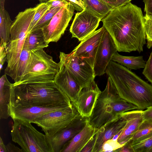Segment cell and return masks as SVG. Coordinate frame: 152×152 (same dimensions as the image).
I'll return each mask as SVG.
<instances>
[{
	"instance_id": "obj_4",
	"label": "cell",
	"mask_w": 152,
	"mask_h": 152,
	"mask_svg": "<svg viewBox=\"0 0 152 152\" xmlns=\"http://www.w3.org/2000/svg\"><path fill=\"white\" fill-rule=\"evenodd\" d=\"M134 110H138V108L120 97L112 80L109 77L106 87L99 95L88 118V122L99 129L122 113Z\"/></svg>"
},
{
	"instance_id": "obj_9",
	"label": "cell",
	"mask_w": 152,
	"mask_h": 152,
	"mask_svg": "<svg viewBox=\"0 0 152 152\" xmlns=\"http://www.w3.org/2000/svg\"><path fill=\"white\" fill-rule=\"evenodd\" d=\"M60 61L70 72L82 88L87 86L96 77L94 69L86 61L74 55L72 52L66 54L60 52Z\"/></svg>"
},
{
	"instance_id": "obj_8",
	"label": "cell",
	"mask_w": 152,
	"mask_h": 152,
	"mask_svg": "<svg viewBox=\"0 0 152 152\" xmlns=\"http://www.w3.org/2000/svg\"><path fill=\"white\" fill-rule=\"evenodd\" d=\"M78 113L72 104L68 108L47 113L30 122L41 127L46 135L51 136L66 126Z\"/></svg>"
},
{
	"instance_id": "obj_44",
	"label": "cell",
	"mask_w": 152,
	"mask_h": 152,
	"mask_svg": "<svg viewBox=\"0 0 152 152\" xmlns=\"http://www.w3.org/2000/svg\"><path fill=\"white\" fill-rule=\"evenodd\" d=\"M104 2L114 6H115L117 2V0H102Z\"/></svg>"
},
{
	"instance_id": "obj_29",
	"label": "cell",
	"mask_w": 152,
	"mask_h": 152,
	"mask_svg": "<svg viewBox=\"0 0 152 152\" xmlns=\"http://www.w3.org/2000/svg\"><path fill=\"white\" fill-rule=\"evenodd\" d=\"M51 6V3L49 1L45 2H42L39 4L38 7L31 23L28 33L31 31L39 20L50 9Z\"/></svg>"
},
{
	"instance_id": "obj_46",
	"label": "cell",
	"mask_w": 152,
	"mask_h": 152,
	"mask_svg": "<svg viewBox=\"0 0 152 152\" xmlns=\"http://www.w3.org/2000/svg\"><path fill=\"white\" fill-rule=\"evenodd\" d=\"M39 1H41V2H43V1H45V2H47V1H49L50 0H39Z\"/></svg>"
},
{
	"instance_id": "obj_11",
	"label": "cell",
	"mask_w": 152,
	"mask_h": 152,
	"mask_svg": "<svg viewBox=\"0 0 152 152\" xmlns=\"http://www.w3.org/2000/svg\"><path fill=\"white\" fill-rule=\"evenodd\" d=\"M88 121V118L78 113L65 127L52 136H47L52 152H60L64 145L73 138L85 127Z\"/></svg>"
},
{
	"instance_id": "obj_34",
	"label": "cell",
	"mask_w": 152,
	"mask_h": 152,
	"mask_svg": "<svg viewBox=\"0 0 152 152\" xmlns=\"http://www.w3.org/2000/svg\"><path fill=\"white\" fill-rule=\"evenodd\" d=\"M98 130L87 142L80 152H93L97 137Z\"/></svg>"
},
{
	"instance_id": "obj_2",
	"label": "cell",
	"mask_w": 152,
	"mask_h": 152,
	"mask_svg": "<svg viewBox=\"0 0 152 152\" xmlns=\"http://www.w3.org/2000/svg\"><path fill=\"white\" fill-rule=\"evenodd\" d=\"M105 73L112 80L120 97L143 110L152 106V85L125 66L113 61Z\"/></svg>"
},
{
	"instance_id": "obj_17",
	"label": "cell",
	"mask_w": 152,
	"mask_h": 152,
	"mask_svg": "<svg viewBox=\"0 0 152 152\" xmlns=\"http://www.w3.org/2000/svg\"><path fill=\"white\" fill-rule=\"evenodd\" d=\"M59 63L60 69L54 81L71 102L74 103L82 88L67 69Z\"/></svg>"
},
{
	"instance_id": "obj_41",
	"label": "cell",
	"mask_w": 152,
	"mask_h": 152,
	"mask_svg": "<svg viewBox=\"0 0 152 152\" xmlns=\"http://www.w3.org/2000/svg\"><path fill=\"white\" fill-rule=\"evenodd\" d=\"M7 152H23L22 149L18 148L10 142L6 145Z\"/></svg>"
},
{
	"instance_id": "obj_42",
	"label": "cell",
	"mask_w": 152,
	"mask_h": 152,
	"mask_svg": "<svg viewBox=\"0 0 152 152\" xmlns=\"http://www.w3.org/2000/svg\"><path fill=\"white\" fill-rule=\"evenodd\" d=\"M132 0H117L115 8L125 5L131 2Z\"/></svg>"
},
{
	"instance_id": "obj_36",
	"label": "cell",
	"mask_w": 152,
	"mask_h": 152,
	"mask_svg": "<svg viewBox=\"0 0 152 152\" xmlns=\"http://www.w3.org/2000/svg\"><path fill=\"white\" fill-rule=\"evenodd\" d=\"M133 140H130L122 147L116 150V152H134L132 146Z\"/></svg>"
},
{
	"instance_id": "obj_27",
	"label": "cell",
	"mask_w": 152,
	"mask_h": 152,
	"mask_svg": "<svg viewBox=\"0 0 152 152\" xmlns=\"http://www.w3.org/2000/svg\"><path fill=\"white\" fill-rule=\"evenodd\" d=\"M132 146L134 152H148L152 147V132L133 140Z\"/></svg>"
},
{
	"instance_id": "obj_18",
	"label": "cell",
	"mask_w": 152,
	"mask_h": 152,
	"mask_svg": "<svg viewBox=\"0 0 152 152\" xmlns=\"http://www.w3.org/2000/svg\"><path fill=\"white\" fill-rule=\"evenodd\" d=\"M126 121L121 114L116 119L100 128L93 152H101L102 146L106 141L113 137L125 126Z\"/></svg>"
},
{
	"instance_id": "obj_10",
	"label": "cell",
	"mask_w": 152,
	"mask_h": 152,
	"mask_svg": "<svg viewBox=\"0 0 152 152\" xmlns=\"http://www.w3.org/2000/svg\"><path fill=\"white\" fill-rule=\"evenodd\" d=\"M75 10L70 3L61 7L49 24L42 29L45 40L49 44L57 42L64 33Z\"/></svg>"
},
{
	"instance_id": "obj_47",
	"label": "cell",
	"mask_w": 152,
	"mask_h": 152,
	"mask_svg": "<svg viewBox=\"0 0 152 152\" xmlns=\"http://www.w3.org/2000/svg\"><path fill=\"white\" fill-rule=\"evenodd\" d=\"M148 152H152V147L149 150Z\"/></svg>"
},
{
	"instance_id": "obj_35",
	"label": "cell",
	"mask_w": 152,
	"mask_h": 152,
	"mask_svg": "<svg viewBox=\"0 0 152 152\" xmlns=\"http://www.w3.org/2000/svg\"><path fill=\"white\" fill-rule=\"evenodd\" d=\"M7 47L3 44H0V70L2 69L5 62L7 60Z\"/></svg>"
},
{
	"instance_id": "obj_22",
	"label": "cell",
	"mask_w": 152,
	"mask_h": 152,
	"mask_svg": "<svg viewBox=\"0 0 152 152\" xmlns=\"http://www.w3.org/2000/svg\"><path fill=\"white\" fill-rule=\"evenodd\" d=\"M5 0H0V44L7 47L10 39L11 28L13 21L4 7Z\"/></svg>"
},
{
	"instance_id": "obj_15",
	"label": "cell",
	"mask_w": 152,
	"mask_h": 152,
	"mask_svg": "<svg viewBox=\"0 0 152 152\" xmlns=\"http://www.w3.org/2000/svg\"><path fill=\"white\" fill-rule=\"evenodd\" d=\"M103 26L81 41L72 51L74 55L85 60L94 67L98 47L105 30Z\"/></svg>"
},
{
	"instance_id": "obj_26",
	"label": "cell",
	"mask_w": 152,
	"mask_h": 152,
	"mask_svg": "<svg viewBox=\"0 0 152 152\" xmlns=\"http://www.w3.org/2000/svg\"><path fill=\"white\" fill-rule=\"evenodd\" d=\"M30 53L31 51L28 46L24 43L18 65L16 79L14 84L18 82L25 74L27 68Z\"/></svg>"
},
{
	"instance_id": "obj_32",
	"label": "cell",
	"mask_w": 152,
	"mask_h": 152,
	"mask_svg": "<svg viewBox=\"0 0 152 152\" xmlns=\"http://www.w3.org/2000/svg\"><path fill=\"white\" fill-rule=\"evenodd\" d=\"M123 145L119 143L117 140H114L112 139H109L105 141L103 144L101 152H115Z\"/></svg>"
},
{
	"instance_id": "obj_5",
	"label": "cell",
	"mask_w": 152,
	"mask_h": 152,
	"mask_svg": "<svg viewBox=\"0 0 152 152\" xmlns=\"http://www.w3.org/2000/svg\"><path fill=\"white\" fill-rule=\"evenodd\" d=\"M38 7L37 5L19 12L11 27L10 39L6 48L7 65L4 73L15 82L16 79L18 65L25 39Z\"/></svg>"
},
{
	"instance_id": "obj_14",
	"label": "cell",
	"mask_w": 152,
	"mask_h": 152,
	"mask_svg": "<svg viewBox=\"0 0 152 152\" xmlns=\"http://www.w3.org/2000/svg\"><path fill=\"white\" fill-rule=\"evenodd\" d=\"M71 106L65 104L45 106L22 105L14 106L9 104V107L10 115L12 119H18L30 122L32 120L47 113L65 109Z\"/></svg>"
},
{
	"instance_id": "obj_1",
	"label": "cell",
	"mask_w": 152,
	"mask_h": 152,
	"mask_svg": "<svg viewBox=\"0 0 152 152\" xmlns=\"http://www.w3.org/2000/svg\"><path fill=\"white\" fill-rule=\"evenodd\" d=\"M101 21L118 51H143L146 39L144 16L140 8L130 2L114 8Z\"/></svg>"
},
{
	"instance_id": "obj_6",
	"label": "cell",
	"mask_w": 152,
	"mask_h": 152,
	"mask_svg": "<svg viewBox=\"0 0 152 152\" xmlns=\"http://www.w3.org/2000/svg\"><path fill=\"white\" fill-rule=\"evenodd\" d=\"M60 68L59 62H55L43 49L31 51L25 74L18 82L13 84L54 81Z\"/></svg>"
},
{
	"instance_id": "obj_16",
	"label": "cell",
	"mask_w": 152,
	"mask_h": 152,
	"mask_svg": "<svg viewBox=\"0 0 152 152\" xmlns=\"http://www.w3.org/2000/svg\"><path fill=\"white\" fill-rule=\"evenodd\" d=\"M101 92L94 80L81 90L75 102L72 103L79 114L89 118Z\"/></svg>"
},
{
	"instance_id": "obj_7",
	"label": "cell",
	"mask_w": 152,
	"mask_h": 152,
	"mask_svg": "<svg viewBox=\"0 0 152 152\" xmlns=\"http://www.w3.org/2000/svg\"><path fill=\"white\" fill-rule=\"evenodd\" d=\"M12 141L18 144L23 152H52L47 136L39 132L27 121L12 119Z\"/></svg>"
},
{
	"instance_id": "obj_45",
	"label": "cell",
	"mask_w": 152,
	"mask_h": 152,
	"mask_svg": "<svg viewBox=\"0 0 152 152\" xmlns=\"http://www.w3.org/2000/svg\"><path fill=\"white\" fill-rule=\"evenodd\" d=\"M79 1H80V2L82 3V4H83L84 5V0H78Z\"/></svg>"
},
{
	"instance_id": "obj_12",
	"label": "cell",
	"mask_w": 152,
	"mask_h": 152,
	"mask_svg": "<svg viewBox=\"0 0 152 152\" xmlns=\"http://www.w3.org/2000/svg\"><path fill=\"white\" fill-rule=\"evenodd\" d=\"M101 20L85 9L76 13L69 29L72 37L81 41L96 31Z\"/></svg>"
},
{
	"instance_id": "obj_28",
	"label": "cell",
	"mask_w": 152,
	"mask_h": 152,
	"mask_svg": "<svg viewBox=\"0 0 152 152\" xmlns=\"http://www.w3.org/2000/svg\"><path fill=\"white\" fill-rule=\"evenodd\" d=\"M61 7H57L50 8L39 20L30 32L37 30L42 29L48 26L54 15Z\"/></svg>"
},
{
	"instance_id": "obj_30",
	"label": "cell",
	"mask_w": 152,
	"mask_h": 152,
	"mask_svg": "<svg viewBox=\"0 0 152 152\" xmlns=\"http://www.w3.org/2000/svg\"><path fill=\"white\" fill-rule=\"evenodd\" d=\"M152 132V121L143 120L137 130L133 134L132 139L137 140Z\"/></svg>"
},
{
	"instance_id": "obj_3",
	"label": "cell",
	"mask_w": 152,
	"mask_h": 152,
	"mask_svg": "<svg viewBox=\"0 0 152 152\" xmlns=\"http://www.w3.org/2000/svg\"><path fill=\"white\" fill-rule=\"evenodd\" d=\"M10 104L12 106H48L72 104L54 81L23 83L12 87Z\"/></svg>"
},
{
	"instance_id": "obj_23",
	"label": "cell",
	"mask_w": 152,
	"mask_h": 152,
	"mask_svg": "<svg viewBox=\"0 0 152 152\" xmlns=\"http://www.w3.org/2000/svg\"><path fill=\"white\" fill-rule=\"evenodd\" d=\"M85 9L92 13L101 20L113 9L114 6L102 0H84Z\"/></svg>"
},
{
	"instance_id": "obj_37",
	"label": "cell",
	"mask_w": 152,
	"mask_h": 152,
	"mask_svg": "<svg viewBox=\"0 0 152 152\" xmlns=\"http://www.w3.org/2000/svg\"><path fill=\"white\" fill-rule=\"evenodd\" d=\"M49 1L51 3L50 8L65 7L69 3L66 0H50Z\"/></svg>"
},
{
	"instance_id": "obj_20",
	"label": "cell",
	"mask_w": 152,
	"mask_h": 152,
	"mask_svg": "<svg viewBox=\"0 0 152 152\" xmlns=\"http://www.w3.org/2000/svg\"><path fill=\"white\" fill-rule=\"evenodd\" d=\"M98 129L88 121L80 132L65 144L60 152H80Z\"/></svg>"
},
{
	"instance_id": "obj_43",
	"label": "cell",
	"mask_w": 152,
	"mask_h": 152,
	"mask_svg": "<svg viewBox=\"0 0 152 152\" xmlns=\"http://www.w3.org/2000/svg\"><path fill=\"white\" fill-rule=\"evenodd\" d=\"M0 152H7L6 146L4 144L1 137H0Z\"/></svg>"
},
{
	"instance_id": "obj_13",
	"label": "cell",
	"mask_w": 152,
	"mask_h": 152,
	"mask_svg": "<svg viewBox=\"0 0 152 152\" xmlns=\"http://www.w3.org/2000/svg\"><path fill=\"white\" fill-rule=\"evenodd\" d=\"M117 51L113 39L105 28L95 57L93 69L96 76L105 73L113 55Z\"/></svg>"
},
{
	"instance_id": "obj_25",
	"label": "cell",
	"mask_w": 152,
	"mask_h": 152,
	"mask_svg": "<svg viewBox=\"0 0 152 152\" xmlns=\"http://www.w3.org/2000/svg\"><path fill=\"white\" fill-rule=\"evenodd\" d=\"M24 43L30 51L43 49L48 46L45 40L42 29L37 30L27 34Z\"/></svg>"
},
{
	"instance_id": "obj_31",
	"label": "cell",
	"mask_w": 152,
	"mask_h": 152,
	"mask_svg": "<svg viewBox=\"0 0 152 152\" xmlns=\"http://www.w3.org/2000/svg\"><path fill=\"white\" fill-rule=\"evenodd\" d=\"M144 24L147 46L149 49L152 48V15L144 16Z\"/></svg>"
},
{
	"instance_id": "obj_38",
	"label": "cell",
	"mask_w": 152,
	"mask_h": 152,
	"mask_svg": "<svg viewBox=\"0 0 152 152\" xmlns=\"http://www.w3.org/2000/svg\"><path fill=\"white\" fill-rule=\"evenodd\" d=\"M144 11L147 15H152V0H143Z\"/></svg>"
},
{
	"instance_id": "obj_21",
	"label": "cell",
	"mask_w": 152,
	"mask_h": 152,
	"mask_svg": "<svg viewBox=\"0 0 152 152\" xmlns=\"http://www.w3.org/2000/svg\"><path fill=\"white\" fill-rule=\"evenodd\" d=\"M5 74L0 79V118L7 119L10 116L9 105L13 83L10 82Z\"/></svg>"
},
{
	"instance_id": "obj_39",
	"label": "cell",
	"mask_w": 152,
	"mask_h": 152,
	"mask_svg": "<svg viewBox=\"0 0 152 152\" xmlns=\"http://www.w3.org/2000/svg\"><path fill=\"white\" fill-rule=\"evenodd\" d=\"M66 0L72 5L74 7L75 10L77 11H81L85 9L84 5L78 0Z\"/></svg>"
},
{
	"instance_id": "obj_24",
	"label": "cell",
	"mask_w": 152,
	"mask_h": 152,
	"mask_svg": "<svg viewBox=\"0 0 152 152\" xmlns=\"http://www.w3.org/2000/svg\"><path fill=\"white\" fill-rule=\"evenodd\" d=\"M111 60L130 69L144 68L146 64L142 56H125L119 54L117 52L113 54Z\"/></svg>"
},
{
	"instance_id": "obj_33",
	"label": "cell",
	"mask_w": 152,
	"mask_h": 152,
	"mask_svg": "<svg viewBox=\"0 0 152 152\" xmlns=\"http://www.w3.org/2000/svg\"><path fill=\"white\" fill-rule=\"evenodd\" d=\"M144 68L143 74L148 81L152 84V50Z\"/></svg>"
},
{
	"instance_id": "obj_40",
	"label": "cell",
	"mask_w": 152,
	"mask_h": 152,
	"mask_svg": "<svg viewBox=\"0 0 152 152\" xmlns=\"http://www.w3.org/2000/svg\"><path fill=\"white\" fill-rule=\"evenodd\" d=\"M142 116L143 120L152 121V106L143 111Z\"/></svg>"
},
{
	"instance_id": "obj_19",
	"label": "cell",
	"mask_w": 152,
	"mask_h": 152,
	"mask_svg": "<svg viewBox=\"0 0 152 152\" xmlns=\"http://www.w3.org/2000/svg\"><path fill=\"white\" fill-rule=\"evenodd\" d=\"M142 112V110H137L126 112L121 114L125 119L126 122L117 140L121 144L124 145L132 139L143 121Z\"/></svg>"
}]
</instances>
